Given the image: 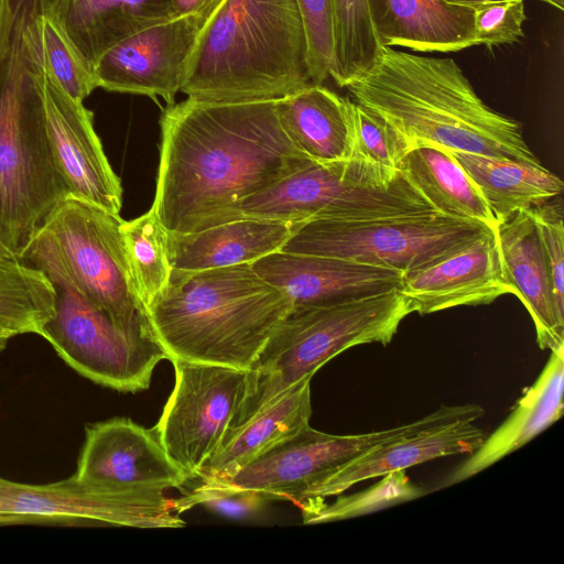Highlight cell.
Returning <instances> with one entry per match:
<instances>
[{
  "instance_id": "cell-1",
  "label": "cell",
  "mask_w": 564,
  "mask_h": 564,
  "mask_svg": "<svg viewBox=\"0 0 564 564\" xmlns=\"http://www.w3.org/2000/svg\"><path fill=\"white\" fill-rule=\"evenodd\" d=\"M152 208L170 232L191 234L235 220L245 199L310 161L284 133L276 100L173 102L160 119Z\"/></svg>"
},
{
  "instance_id": "cell-2",
  "label": "cell",
  "mask_w": 564,
  "mask_h": 564,
  "mask_svg": "<svg viewBox=\"0 0 564 564\" xmlns=\"http://www.w3.org/2000/svg\"><path fill=\"white\" fill-rule=\"evenodd\" d=\"M344 88L387 121L409 149L432 144L541 164L521 123L490 108L451 57L381 46L372 67Z\"/></svg>"
},
{
  "instance_id": "cell-3",
  "label": "cell",
  "mask_w": 564,
  "mask_h": 564,
  "mask_svg": "<svg viewBox=\"0 0 564 564\" xmlns=\"http://www.w3.org/2000/svg\"><path fill=\"white\" fill-rule=\"evenodd\" d=\"M291 297L251 263L199 270L172 269L164 291L145 308L152 335L170 361L249 370Z\"/></svg>"
},
{
  "instance_id": "cell-4",
  "label": "cell",
  "mask_w": 564,
  "mask_h": 564,
  "mask_svg": "<svg viewBox=\"0 0 564 564\" xmlns=\"http://www.w3.org/2000/svg\"><path fill=\"white\" fill-rule=\"evenodd\" d=\"M296 0H226L202 29L180 91L204 102L278 100L312 83Z\"/></svg>"
},
{
  "instance_id": "cell-5",
  "label": "cell",
  "mask_w": 564,
  "mask_h": 564,
  "mask_svg": "<svg viewBox=\"0 0 564 564\" xmlns=\"http://www.w3.org/2000/svg\"><path fill=\"white\" fill-rule=\"evenodd\" d=\"M12 23L0 65V239L19 259L33 232L68 195L30 74L41 0H11Z\"/></svg>"
},
{
  "instance_id": "cell-6",
  "label": "cell",
  "mask_w": 564,
  "mask_h": 564,
  "mask_svg": "<svg viewBox=\"0 0 564 564\" xmlns=\"http://www.w3.org/2000/svg\"><path fill=\"white\" fill-rule=\"evenodd\" d=\"M412 313V304L399 289L293 307L247 370L245 395L228 429L269 406L340 352L365 344L388 345Z\"/></svg>"
},
{
  "instance_id": "cell-7",
  "label": "cell",
  "mask_w": 564,
  "mask_h": 564,
  "mask_svg": "<svg viewBox=\"0 0 564 564\" xmlns=\"http://www.w3.org/2000/svg\"><path fill=\"white\" fill-rule=\"evenodd\" d=\"M121 223L120 215L67 195L36 228L18 260L50 282L76 289L128 337L155 344L133 290Z\"/></svg>"
},
{
  "instance_id": "cell-8",
  "label": "cell",
  "mask_w": 564,
  "mask_h": 564,
  "mask_svg": "<svg viewBox=\"0 0 564 564\" xmlns=\"http://www.w3.org/2000/svg\"><path fill=\"white\" fill-rule=\"evenodd\" d=\"M435 212L401 174L397 178L360 161H310L268 189L245 199L235 220L264 218L300 224Z\"/></svg>"
},
{
  "instance_id": "cell-9",
  "label": "cell",
  "mask_w": 564,
  "mask_h": 564,
  "mask_svg": "<svg viewBox=\"0 0 564 564\" xmlns=\"http://www.w3.org/2000/svg\"><path fill=\"white\" fill-rule=\"evenodd\" d=\"M494 229L437 212L296 224L281 251L355 260L403 274L463 249Z\"/></svg>"
},
{
  "instance_id": "cell-10",
  "label": "cell",
  "mask_w": 564,
  "mask_h": 564,
  "mask_svg": "<svg viewBox=\"0 0 564 564\" xmlns=\"http://www.w3.org/2000/svg\"><path fill=\"white\" fill-rule=\"evenodd\" d=\"M485 410L474 403L442 405L411 423L362 434L335 435L310 424L282 440L225 480L240 489L300 503L307 489L365 451L423 430L457 422H476Z\"/></svg>"
},
{
  "instance_id": "cell-11",
  "label": "cell",
  "mask_w": 564,
  "mask_h": 564,
  "mask_svg": "<svg viewBox=\"0 0 564 564\" xmlns=\"http://www.w3.org/2000/svg\"><path fill=\"white\" fill-rule=\"evenodd\" d=\"M6 524L151 529L181 528L185 522L164 491L104 486L73 474L48 484L0 476V525Z\"/></svg>"
},
{
  "instance_id": "cell-12",
  "label": "cell",
  "mask_w": 564,
  "mask_h": 564,
  "mask_svg": "<svg viewBox=\"0 0 564 564\" xmlns=\"http://www.w3.org/2000/svg\"><path fill=\"white\" fill-rule=\"evenodd\" d=\"M55 313L40 334L78 375L119 392L135 393L150 386L155 366L167 359L159 344L137 341L80 292L51 282Z\"/></svg>"
},
{
  "instance_id": "cell-13",
  "label": "cell",
  "mask_w": 564,
  "mask_h": 564,
  "mask_svg": "<svg viewBox=\"0 0 564 564\" xmlns=\"http://www.w3.org/2000/svg\"><path fill=\"white\" fill-rule=\"evenodd\" d=\"M174 388L154 427L167 455L191 477L220 443L246 391L247 371L171 361Z\"/></svg>"
},
{
  "instance_id": "cell-14",
  "label": "cell",
  "mask_w": 564,
  "mask_h": 564,
  "mask_svg": "<svg viewBox=\"0 0 564 564\" xmlns=\"http://www.w3.org/2000/svg\"><path fill=\"white\" fill-rule=\"evenodd\" d=\"M30 74L41 96L47 137L68 195L120 215V178L110 166L95 131L93 112L83 101L69 96L48 70L42 52L39 18Z\"/></svg>"
},
{
  "instance_id": "cell-15",
  "label": "cell",
  "mask_w": 564,
  "mask_h": 564,
  "mask_svg": "<svg viewBox=\"0 0 564 564\" xmlns=\"http://www.w3.org/2000/svg\"><path fill=\"white\" fill-rule=\"evenodd\" d=\"M207 21L196 14L172 18L126 37L94 65L98 88L162 97L173 104L186 62Z\"/></svg>"
},
{
  "instance_id": "cell-16",
  "label": "cell",
  "mask_w": 564,
  "mask_h": 564,
  "mask_svg": "<svg viewBox=\"0 0 564 564\" xmlns=\"http://www.w3.org/2000/svg\"><path fill=\"white\" fill-rule=\"evenodd\" d=\"M74 474L104 486L161 491L192 480L167 455L154 427L145 429L129 417L85 425Z\"/></svg>"
},
{
  "instance_id": "cell-17",
  "label": "cell",
  "mask_w": 564,
  "mask_h": 564,
  "mask_svg": "<svg viewBox=\"0 0 564 564\" xmlns=\"http://www.w3.org/2000/svg\"><path fill=\"white\" fill-rule=\"evenodd\" d=\"M399 291L419 315L489 304L501 295L516 294L495 229L442 260L404 273Z\"/></svg>"
},
{
  "instance_id": "cell-18",
  "label": "cell",
  "mask_w": 564,
  "mask_h": 564,
  "mask_svg": "<svg viewBox=\"0 0 564 564\" xmlns=\"http://www.w3.org/2000/svg\"><path fill=\"white\" fill-rule=\"evenodd\" d=\"M268 283L282 289L293 307L334 303L400 289L403 273L355 260L275 251L251 263Z\"/></svg>"
},
{
  "instance_id": "cell-19",
  "label": "cell",
  "mask_w": 564,
  "mask_h": 564,
  "mask_svg": "<svg viewBox=\"0 0 564 564\" xmlns=\"http://www.w3.org/2000/svg\"><path fill=\"white\" fill-rule=\"evenodd\" d=\"M474 423L457 421L378 444L307 489L302 501L338 496L359 482L436 458L470 455L486 437V433Z\"/></svg>"
},
{
  "instance_id": "cell-20",
  "label": "cell",
  "mask_w": 564,
  "mask_h": 564,
  "mask_svg": "<svg viewBox=\"0 0 564 564\" xmlns=\"http://www.w3.org/2000/svg\"><path fill=\"white\" fill-rule=\"evenodd\" d=\"M505 271L516 296L532 317L541 349L564 346V324L557 317L551 274L531 209L495 225Z\"/></svg>"
},
{
  "instance_id": "cell-21",
  "label": "cell",
  "mask_w": 564,
  "mask_h": 564,
  "mask_svg": "<svg viewBox=\"0 0 564 564\" xmlns=\"http://www.w3.org/2000/svg\"><path fill=\"white\" fill-rule=\"evenodd\" d=\"M564 346L551 350L550 358L532 386L527 388L508 417L444 481L456 485L487 469L516 452L563 413Z\"/></svg>"
},
{
  "instance_id": "cell-22",
  "label": "cell",
  "mask_w": 564,
  "mask_h": 564,
  "mask_svg": "<svg viewBox=\"0 0 564 564\" xmlns=\"http://www.w3.org/2000/svg\"><path fill=\"white\" fill-rule=\"evenodd\" d=\"M382 46L448 53L475 46L474 9L443 0H368Z\"/></svg>"
},
{
  "instance_id": "cell-23",
  "label": "cell",
  "mask_w": 564,
  "mask_h": 564,
  "mask_svg": "<svg viewBox=\"0 0 564 564\" xmlns=\"http://www.w3.org/2000/svg\"><path fill=\"white\" fill-rule=\"evenodd\" d=\"M296 224L241 218L191 234L167 235L172 269L199 271L242 263L281 250Z\"/></svg>"
},
{
  "instance_id": "cell-24",
  "label": "cell",
  "mask_w": 564,
  "mask_h": 564,
  "mask_svg": "<svg viewBox=\"0 0 564 564\" xmlns=\"http://www.w3.org/2000/svg\"><path fill=\"white\" fill-rule=\"evenodd\" d=\"M307 376L269 406L228 429L198 471L199 480H225L282 440L310 424L311 380Z\"/></svg>"
},
{
  "instance_id": "cell-25",
  "label": "cell",
  "mask_w": 564,
  "mask_h": 564,
  "mask_svg": "<svg viewBox=\"0 0 564 564\" xmlns=\"http://www.w3.org/2000/svg\"><path fill=\"white\" fill-rule=\"evenodd\" d=\"M54 11L93 68L121 40L174 18L171 0H54Z\"/></svg>"
},
{
  "instance_id": "cell-26",
  "label": "cell",
  "mask_w": 564,
  "mask_h": 564,
  "mask_svg": "<svg viewBox=\"0 0 564 564\" xmlns=\"http://www.w3.org/2000/svg\"><path fill=\"white\" fill-rule=\"evenodd\" d=\"M276 113L286 137L310 160L327 164L349 158L348 98L310 84L278 99Z\"/></svg>"
},
{
  "instance_id": "cell-27",
  "label": "cell",
  "mask_w": 564,
  "mask_h": 564,
  "mask_svg": "<svg viewBox=\"0 0 564 564\" xmlns=\"http://www.w3.org/2000/svg\"><path fill=\"white\" fill-rule=\"evenodd\" d=\"M452 151V150H451ZM482 194L496 224L562 196L563 181L542 164L452 151Z\"/></svg>"
},
{
  "instance_id": "cell-28",
  "label": "cell",
  "mask_w": 564,
  "mask_h": 564,
  "mask_svg": "<svg viewBox=\"0 0 564 564\" xmlns=\"http://www.w3.org/2000/svg\"><path fill=\"white\" fill-rule=\"evenodd\" d=\"M400 172L435 212L495 227L496 219L478 186L451 150L432 144L410 148Z\"/></svg>"
},
{
  "instance_id": "cell-29",
  "label": "cell",
  "mask_w": 564,
  "mask_h": 564,
  "mask_svg": "<svg viewBox=\"0 0 564 564\" xmlns=\"http://www.w3.org/2000/svg\"><path fill=\"white\" fill-rule=\"evenodd\" d=\"M55 313V291L40 271L18 260L0 261V352L18 335L40 336Z\"/></svg>"
},
{
  "instance_id": "cell-30",
  "label": "cell",
  "mask_w": 564,
  "mask_h": 564,
  "mask_svg": "<svg viewBox=\"0 0 564 564\" xmlns=\"http://www.w3.org/2000/svg\"><path fill=\"white\" fill-rule=\"evenodd\" d=\"M120 231L133 290L145 310L171 278L169 231L152 207L132 220H122Z\"/></svg>"
},
{
  "instance_id": "cell-31",
  "label": "cell",
  "mask_w": 564,
  "mask_h": 564,
  "mask_svg": "<svg viewBox=\"0 0 564 564\" xmlns=\"http://www.w3.org/2000/svg\"><path fill=\"white\" fill-rule=\"evenodd\" d=\"M333 24V58L329 77L339 87L366 73L376 63L381 43L368 0H329Z\"/></svg>"
},
{
  "instance_id": "cell-32",
  "label": "cell",
  "mask_w": 564,
  "mask_h": 564,
  "mask_svg": "<svg viewBox=\"0 0 564 564\" xmlns=\"http://www.w3.org/2000/svg\"><path fill=\"white\" fill-rule=\"evenodd\" d=\"M423 495L424 490L410 480L405 470H398L382 476L377 484L359 492L340 494L332 503H326L325 498H308L299 506L303 523L318 524L365 516Z\"/></svg>"
},
{
  "instance_id": "cell-33",
  "label": "cell",
  "mask_w": 564,
  "mask_h": 564,
  "mask_svg": "<svg viewBox=\"0 0 564 564\" xmlns=\"http://www.w3.org/2000/svg\"><path fill=\"white\" fill-rule=\"evenodd\" d=\"M41 45L45 64L64 90L84 101L98 88L94 68L83 58L67 35L50 0L39 17Z\"/></svg>"
},
{
  "instance_id": "cell-34",
  "label": "cell",
  "mask_w": 564,
  "mask_h": 564,
  "mask_svg": "<svg viewBox=\"0 0 564 564\" xmlns=\"http://www.w3.org/2000/svg\"><path fill=\"white\" fill-rule=\"evenodd\" d=\"M349 158L367 163L390 177L401 175L400 167L409 150L403 138L381 117L348 98Z\"/></svg>"
},
{
  "instance_id": "cell-35",
  "label": "cell",
  "mask_w": 564,
  "mask_h": 564,
  "mask_svg": "<svg viewBox=\"0 0 564 564\" xmlns=\"http://www.w3.org/2000/svg\"><path fill=\"white\" fill-rule=\"evenodd\" d=\"M271 496L250 489L227 486L219 481L200 480L188 494L173 499V509L181 514L196 506H203L217 513L241 519L259 512Z\"/></svg>"
},
{
  "instance_id": "cell-36",
  "label": "cell",
  "mask_w": 564,
  "mask_h": 564,
  "mask_svg": "<svg viewBox=\"0 0 564 564\" xmlns=\"http://www.w3.org/2000/svg\"><path fill=\"white\" fill-rule=\"evenodd\" d=\"M547 260L557 317L564 324V224L562 196L532 208Z\"/></svg>"
},
{
  "instance_id": "cell-37",
  "label": "cell",
  "mask_w": 564,
  "mask_h": 564,
  "mask_svg": "<svg viewBox=\"0 0 564 564\" xmlns=\"http://www.w3.org/2000/svg\"><path fill=\"white\" fill-rule=\"evenodd\" d=\"M524 0H502L474 9L475 46L512 44L523 37Z\"/></svg>"
},
{
  "instance_id": "cell-38",
  "label": "cell",
  "mask_w": 564,
  "mask_h": 564,
  "mask_svg": "<svg viewBox=\"0 0 564 564\" xmlns=\"http://www.w3.org/2000/svg\"><path fill=\"white\" fill-rule=\"evenodd\" d=\"M307 39L308 68L313 84L329 77L333 58V24L329 0H296Z\"/></svg>"
},
{
  "instance_id": "cell-39",
  "label": "cell",
  "mask_w": 564,
  "mask_h": 564,
  "mask_svg": "<svg viewBox=\"0 0 564 564\" xmlns=\"http://www.w3.org/2000/svg\"><path fill=\"white\" fill-rule=\"evenodd\" d=\"M226 0H171L174 18L196 14L208 21Z\"/></svg>"
},
{
  "instance_id": "cell-40",
  "label": "cell",
  "mask_w": 564,
  "mask_h": 564,
  "mask_svg": "<svg viewBox=\"0 0 564 564\" xmlns=\"http://www.w3.org/2000/svg\"><path fill=\"white\" fill-rule=\"evenodd\" d=\"M12 23L11 0H0V65L6 55Z\"/></svg>"
},
{
  "instance_id": "cell-41",
  "label": "cell",
  "mask_w": 564,
  "mask_h": 564,
  "mask_svg": "<svg viewBox=\"0 0 564 564\" xmlns=\"http://www.w3.org/2000/svg\"><path fill=\"white\" fill-rule=\"evenodd\" d=\"M447 3L475 9L481 4L502 0H443Z\"/></svg>"
},
{
  "instance_id": "cell-42",
  "label": "cell",
  "mask_w": 564,
  "mask_h": 564,
  "mask_svg": "<svg viewBox=\"0 0 564 564\" xmlns=\"http://www.w3.org/2000/svg\"><path fill=\"white\" fill-rule=\"evenodd\" d=\"M6 260H18V259L0 239V261H6Z\"/></svg>"
},
{
  "instance_id": "cell-43",
  "label": "cell",
  "mask_w": 564,
  "mask_h": 564,
  "mask_svg": "<svg viewBox=\"0 0 564 564\" xmlns=\"http://www.w3.org/2000/svg\"><path fill=\"white\" fill-rule=\"evenodd\" d=\"M536 1L549 4L560 11H563V9H564V0H536Z\"/></svg>"
}]
</instances>
